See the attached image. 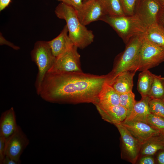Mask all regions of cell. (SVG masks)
<instances>
[{"label":"cell","mask_w":164,"mask_h":164,"mask_svg":"<svg viewBox=\"0 0 164 164\" xmlns=\"http://www.w3.org/2000/svg\"><path fill=\"white\" fill-rule=\"evenodd\" d=\"M107 79V75H96L82 71L47 72L38 95L52 103L95 105Z\"/></svg>","instance_id":"obj_1"},{"label":"cell","mask_w":164,"mask_h":164,"mask_svg":"<svg viewBox=\"0 0 164 164\" xmlns=\"http://www.w3.org/2000/svg\"><path fill=\"white\" fill-rule=\"evenodd\" d=\"M55 12L58 18L65 20L69 36L77 48L84 49L93 41L92 31L81 23L73 7L61 2L55 8Z\"/></svg>","instance_id":"obj_2"},{"label":"cell","mask_w":164,"mask_h":164,"mask_svg":"<svg viewBox=\"0 0 164 164\" xmlns=\"http://www.w3.org/2000/svg\"><path fill=\"white\" fill-rule=\"evenodd\" d=\"M101 20L111 27L126 44L132 38L144 34L147 28L135 15L118 16L106 15Z\"/></svg>","instance_id":"obj_3"},{"label":"cell","mask_w":164,"mask_h":164,"mask_svg":"<svg viewBox=\"0 0 164 164\" xmlns=\"http://www.w3.org/2000/svg\"><path fill=\"white\" fill-rule=\"evenodd\" d=\"M144 35L134 37L126 44L124 50L117 57L112 70L107 74V82L112 80L122 72L126 71H137L138 60Z\"/></svg>","instance_id":"obj_4"},{"label":"cell","mask_w":164,"mask_h":164,"mask_svg":"<svg viewBox=\"0 0 164 164\" xmlns=\"http://www.w3.org/2000/svg\"><path fill=\"white\" fill-rule=\"evenodd\" d=\"M30 55L32 60L36 65L38 72L35 84L38 95L45 76L53 64L56 57L53 55L48 41L36 42Z\"/></svg>","instance_id":"obj_5"},{"label":"cell","mask_w":164,"mask_h":164,"mask_svg":"<svg viewBox=\"0 0 164 164\" xmlns=\"http://www.w3.org/2000/svg\"><path fill=\"white\" fill-rule=\"evenodd\" d=\"M163 62L164 48L151 42L144 35L139 52L137 70H149Z\"/></svg>","instance_id":"obj_6"},{"label":"cell","mask_w":164,"mask_h":164,"mask_svg":"<svg viewBox=\"0 0 164 164\" xmlns=\"http://www.w3.org/2000/svg\"><path fill=\"white\" fill-rule=\"evenodd\" d=\"M114 125L120 135L121 158L136 164L139 157L141 144L121 123Z\"/></svg>","instance_id":"obj_7"},{"label":"cell","mask_w":164,"mask_h":164,"mask_svg":"<svg viewBox=\"0 0 164 164\" xmlns=\"http://www.w3.org/2000/svg\"><path fill=\"white\" fill-rule=\"evenodd\" d=\"M77 48L74 45L56 57L55 62L48 72L82 71L80 66V56L77 51Z\"/></svg>","instance_id":"obj_8"},{"label":"cell","mask_w":164,"mask_h":164,"mask_svg":"<svg viewBox=\"0 0 164 164\" xmlns=\"http://www.w3.org/2000/svg\"><path fill=\"white\" fill-rule=\"evenodd\" d=\"M76 11L80 21L85 26L101 20L107 15L99 0H86L80 9Z\"/></svg>","instance_id":"obj_9"},{"label":"cell","mask_w":164,"mask_h":164,"mask_svg":"<svg viewBox=\"0 0 164 164\" xmlns=\"http://www.w3.org/2000/svg\"><path fill=\"white\" fill-rule=\"evenodd\" d=\"M29 143L27 136L18 125L15 131L6 138L5 155L21 162L20 156Z\"/></svg>","instance_id":"obj_10"},{"label":"cell","mask_w":164,"mask_h":164,"mask_svg":"<svg viewBox=\"0 0 164 164\" xmlns=\"http://www.w3.org/2000/svg\"><path fill=\"white\" fill-rule=\"evenodd\" d=\"M160 6L154 0H137L134 15L146 27L157 23Z\"/></svg>","instance_id":"obj_11"},{"label":"cell","mask_w":164,"mask_h":164,"mask_svg":"<svg viewBox=\"0 0 164 164\" xmlns=\"http://www.w3.org/2000/svg\"><path fill=\"white\" fill-rule=\"evenodd\" d=\"M95 105L102 118L114 125L123 122L128 114L127 110L120 104L112 105L98 102Z\"/></svg>","instance_id":"obj_12"},{"label":"cell","mask_w":164,"mask_h":164,"mask_svg":"<svg viewBox=\"0 0 164 164\" xmlns=\"http://www.w3.org/2000/svg\"><path fill=\"white\" fill-rule=\"evenodd\" d=\"M141 144L150 137L161 133L147 123L140 121H123L121 123Z\"/></svg>","instance_id":"obj_13"},{"label":"cell","mask_w":164,"mask_h":164,"mask_svg":"<svg viewBox=\"0 0 164 164\" xmlns=\"http://www.w3.org/2000/svg\"><path fill=\"white\" fill-rule=\"evenodd\" d=\"M48 43L53 55L56 57L64 53L74 45L69 36L66 25L64 26L58 36L48 41Z\"/></svg>","instance_id":"obj_14"},{"label":"cell","mask_w":164,"mask_h":164,"mask_svg":"<svg viewBox=\"0 0 164 164\" xmlns=\"http://www.w3.org/2000/svg\"><path fill=\"white\" fill-rule=\"evenodd\" d=\"M149 96L142 97L136 101L132 110L123 121H140L146 123L147 118L151 113L149 103L151 99Z\"/></svg>","instance_id":"obj_15"},{"label":"cell","mask_w":164,"mask_h":164,"mask_svg":"<svg viewBox=\"0 0 164 164\" xmlns=\"http://www.w3.org/2000/svg\"><path fill=\"white\" fill-rule=\"evenodd\" d=\"M135 71H126L117 75L112 80L108 83L119 94L132 91L133 77Z\"/></svg>","instance_id":"obj_16"},{"label":"cell","mask_w":164,"mask_h":164,"mask_svg":"<svg viewBox=\"0 0 164 164\" xmlns=\"http://www.w3.org/2000/svg\"><path fill=\"white\" fill-rule=\"evenodd\" d=\"M18 125L14 109L12 107L2 114L0 118V136L7 138L15 131Z\"/></svg>","instance_id":"obj_17"},{"label":"cell","mask_w":164,"mask_h":164,"mask_svg":"<svg viewBox=\"0 0 164 164\" xmlns=\"http://www.w3.org/2000/svg\"><path fill=\"white\" fill-rule=\"evenodd\" d=\"M164 148V135L159 134L153 136L141 145L139 158L145 155H155Z\"/></svg>","instance_id":"obj_18"},{"label":"cell","mask_w":164,"mask_h":164,"mask_svg":"<svg viewBox=\"0 0 164 164\" xmlns=\"http://www.w3.org/2000/svg\"><path fill=\"white\" fill-rule=\"evenodd\" d=\"M98 99L97 102L115 105L120 104L119 94L106 81L99 94Z\"/></svg>","instance_id":"obj_19"},{"label":"cell","mask_w":164,"mask_h":164,"mask_svg":"<svg viewBox=\"0 0 164 164\" xmlns=\"http://www.w3.org/2000/svg\"><path fill=\"white\" fill-rule=\"evenodd\" d=\"M144 35L151 42L164 48V29L157 23L147 27Z\"/></svg>","instance_id":"obj_20"},{"label":"cell","mask_w":164,"mask_h":164,"mask_svg":"<svg viewBox=\"0 0 164 164\" xmlns=\"http://www.w3.org/2000/svg\"><path fill=\"white\" fill-rule=\"evenodd\" d=\"M153 79V74L149 70L141 71L138 75L137 89L142 97L148 96Z\"/></svg>","instance_id":"obj_21"},{"label":"cell","mask_w":164,"mask_h":164,"mask_svg":"<svg viewBox=\"0 0 164 164\" xmlns=\"http://www.w3.org/2000/svg\"><path fill=\"white\" fill-rule=\"evenodd\" d=\"M148 96L151 99L164 100V78L153 74V79Z\"/></svg>","instance_id":"obj_22"},{"label":"cell","mask_w":164,"mask_h":164,"mask_svg":"<svg viewBox=\"0 0 164 164\" xmlns=\"http://www.w3.org/2000/svg\"><path fill=\"white\" fill-rule=\"evenodd\" d=\"M107 15L118 16L125 15L119 0H99Z\"/></svg>","instance_id":"obj_23"},{"label":"cell","mask_w":164,"mask_h":164,"mask_svg":"<svg viewBox=\"0 0 164 164\" xmlns=\"http://www.w3.org/2000/svg\"><path fill=\"white\" fill-rule=\"evenodd\" d=\"M146 123L164 135V118L151 113L147 118Z\"/></svg>","instance_id":"obj_24"},{"label":"cell","mask_w":164,"mask_h":164,"mask_svg":"<svg viewBox=\"0 0 164 164\" xmlns=\"http://www.w3.org/2000/svg\"><path fill=\"white\" fill-rule=\"evenodd\" d=\"M136 102L135 95L132 91L119 94V104L127 110L128 115L132 110Z\"/></svg>","instance_id":"obj_25"},{"label":"cell","mask_w":164,"mask_h":164,"mask_svg":"<svg viewBox=\"0 0 164 164\" xmlns=\"http://www.w3.org/2000/svg\"><path fill=\"white\" fill-rule=\"evenodd\" d=\"M149 105L151 113L164 118V100L151 99Z\"/></svg>","instance_id":"obj_26"},{"label":"cell","mask_w":164,"mask_h":164,"mask_svg":"<svg viewBox=\"0 0 164 164\" xmlns=\"http://www.w3.org/2000/svg\"><path fill=\"white\" fill-rule=\"evenodd\" d=\"M125 15H134L137 0H119Z\"/></svg>","instance_id":"obj_27"},{"label":"cell","mask_w":164,"mask_h":164,"mask_svg":"<svg viewBox=\"0 0 164 164\" xmlns=\"http://www.w3.org/2000/svg\"><path fill=\"white\" fill-rule=\"evenodd\" d=\"M136 164H156L154 155H147L142 156L138 158Z\"/></svg>","instance_id":"obj_28"},{"label":"cell","mask_w":164,"mask_h":164,"mask_svg":"<svg viewBox=\"0 0 164 164\" xmlns=\"http://www.w3.org/2000/svg\"><path fill=\"white\" fill-rule=\"evenodd\" d=\"M60 1L70 5L73 8L76 10L79 9L82 6L83 2L82 0H57Z\"/></svg>","instance_id":"obj_29"},{"label":"cell","mask_w":164,"mask_h":164,"mask_svg":"<svg viewBox=\"0 0 164 164\" xmlns=\"http://www.w3.org/2000/svg\"><path fill=\"white\" fill-rule=\"evenodd\" d=\"M6 138L0 136V162L5 155V149Z\"/></svg>","instance_id":"obj_30"},{"label":"cell","mask_w":164,"mask_h":164,"mask_svg":"<svg viewBox=\"0 0 164 164\" xmlns=\"http://www.w3.org/2000/svg\"><path fill=\"white\" fill-rule=\"evenodd\" d=\"M154 157L156 164H164V148L159 150Z\"/></svg>","instance_id":"obj_31"},{"label":"cell","mask_w":164,"mask_h":164,"mask_svg":"<svg viewBox=\"0 0 164 164\" xmlns=\"http://www.w3.org/2000/svg\"><path fill=\"white\" fill-rule=\"evenodd\" d=\"M157 23L164 29V6L161 8L158 13Z\"/></svg>","instance_id":"obj_32"},{"label":"cell","mask_w":164,"mask_h":164,"mask_svg":"<svg viewBox=\"0 0 164 164\" xmlns=\"http://www.w3.org/2000/svg\"><path fill=\"white\" fill-rule=\"evenodd\" d=\"M21 162L17 161L10 157L5 155L0 164H19Z\"/></svg>","instance_id":"obj_33"},{"label":"cell","mask_w":164,"mask_h":164,"mask_svg":"<svg viewBox=\"0 0 164 164\" xmlns=\"http://www.w3.org/2000/svg\"><path fill=\"white\" fill-rule=\"evenodd\" d=\"M1 37L2 38H0V45H2L3 44H5L12 47L13 49L15 50H18L20 48L19 46H15L14 45V44H13V43L8 41H6L4 38H2V36Z\"/></svg>","instance_id":"obj_34"},{"label":"cell","mask_w":164,"mask_h":164,"mask_svg":"<svg viewBox=\"0 0 164 164\" xmlns=\"http://www.w3.org/2000/svg\"><path fill=\"white\" fill-rule=\"evenodd\" d=\"M12 0H0V11L4 9L10 4Z\"/></svg>","instance_id":"obj_35"},{"label":"cell","mask_w":164,"mask_h":164,"mask_svg":"<svg viewBox=\"0 0 164 164\" xmlns=\"http://www.w3.org/2000/svg\"><path fill=\"white\" fill-rule=\"evenodd\" d=\"M161 7L164 6V0H154Z\"/></svg>","instance_id":"obj_36"}]
</instances>
